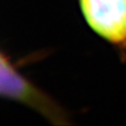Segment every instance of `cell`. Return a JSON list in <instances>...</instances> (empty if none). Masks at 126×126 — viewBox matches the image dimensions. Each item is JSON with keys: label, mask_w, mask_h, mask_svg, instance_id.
<instances>
[{"label": "cell", "mask_w": 126, "mask_h": 126, "mask_svg": "<svg viewBox=\"0 0 126 126\" xmlns=\"http://www.w3.org/2000/svg\"><path fill=\"white\" fill-rule=\"evenodd\" d=\"M0 94L39 113L55 126L72 125L70 115L57 100L31 81L4 50L0 55Z\"/></svg>", "instance_id": "cell-1"}, {"label": "cell", "mask_w": 126, "mask_h": 126, "mask_svg": "<svg viewBox=\"0 0 126 126\" xmlns=\"http://www.w3.org/2000/svg\"><path fill=\"white\" fill-rule=\"evenodd\" d=\"M90 31L126 59V0H78Z\"/></svg>", "instance_id": "cell-2"}]
</instances>
